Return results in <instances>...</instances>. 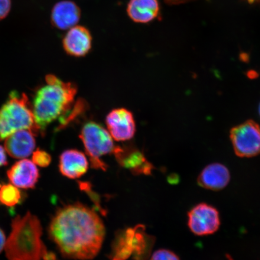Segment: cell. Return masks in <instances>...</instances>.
Segmentation results:
<instances>
[{
	"label": "cell",
	"mask_w": 260,
	"mask_h": 260,
	"mask_svg": "<svg viewBox=\"0 0 260 260\" xmlns=\"http://www.w3.org/2000/svg\"><path fill=\"white\" fill-rule=\"evenodd\" d=\"M6 242V236L3 231L0 229V253H1L5 248Z\"/></svg>",
	"instance_id": "23"
},
{
	"label": "cell",
	"mask_w": 260,
	"mask_h": 260,
	"mask_svg": "<svg viewBox=\"0 0 260 260\" xmlns=\"http://www.w3.org/2000/svg\"><path fill=\"white\" fill-rule=\"evenodd\" d=\"M230 180L229 169L219 162L206 166L197 179L198 184L200 187L213 191L223 190L229 184Z\"/></svg>",
	"instance_id": "14"
},
{
	"label": "cell",
	"mask_w": 260,
	"mask_h": 260,
	"mask_svg": "<svg viewBox=\"0 0 260 260\" xmlns=\"http://www.w3.org/2000/svg\"><path fill=\"white\" fill-rule=\"evenodd\" d=\"M187 225L190 232L195 236L212 235L220 226L219 211L210 204H198L187 213Z\"/></svg>",
	"instance_id": "8"
},
{
	"label": "cell",
	"mask_w": 260,
	"mask_h": 260,
	"mask_svg": "<svg viewBox=\"0 0 260 260\" xmlns=\"http://www.w3.org/2000/svg\"><path fill=\"white\" fill-rule=\"evenodd\" d=\"M11 8V0H0V21L7 17Z\"/></svg>",
	"instance_id": "21"
},
{
	"label": "cell",
	"mask_w": 260,
	"mask_h": 260,
	"mask_svg": "<svg viewBox=\"0 0 260 260\" xmlns=\"http://www.w3.org/2000/svg\"><path fill=\"white\" fill-rule=\"evenodd\" d=\"M21 129H30L35 135L40 133L28 97L13 91L0 109V141Z\"/></svg>",
	"instance_id": "4"
},
{
	"label": "cell",
	"mask_w": 260,
	"mask_h": 260,
	"mask_svg": "<svg viewBox=\"0 0 260 260\" xmlns=\"http://www.w3.org/2000/svg\"><path fill=\"white\" fill-rule=\"evenodd\" d=\"M7 175L11 184L23 189L35 188L40 177L37 166L25 158L16 162L8 170Z\"/></svg>",
	"instance_id": "11"
},
{
	"label": "cell",
	"mask_w": 260,
	"mask_h": 260,
	"mask_svg": "<svg viewBox=\"0 0 260 260\" xmlns=\"http://www.w3.org/2000/svg\"><path fill=\"white\" fill-rule=\"evenodd\" d=\"M8 165V158L5 148L0 145V167H4Z\"/></svg>",
	"instance_id": "22"
},
{
	"label": "cell",
	"mask_w": 260,
	"mask_h": 260,
	"mask_svg": "<svg viewBox=\"0 0 260 260\" xmlns=\"http://www.w3.org/2000/svg\"><path fill=\"white\" fill-rule=\"evenodd\" d=\"M249 3H255V2H260V0H248Z\"/></svg>",
	"instance_id": "25"
},
{
	"label": "cell",
	"mask_w": 260,
	"mask_h": 260,
	"mask_svg": "<svg viewBox=\"0 0 260 260\" xmlns=\"http://www.w3.org/2000/svg\"><path fill=\"white\" fill-rule=\"evenodd\" d=\"M21 200V192L14 185L6 184L0 186V203L12 207L19 204Z\"/></svg>",
	"instance_id": "18"
},
{
	"label": "cell",
	"mask_w": 260,
	"mask_h": 260,
	"mask_svg": "<svg viewBox=\"0 0 260 260\" xmlns=\"http://www.w3.org/2000/svg\"><path fill=\"white\" fill-rule=\"evenodd\" d=\"M32 159L36 165L42 168L48 167L51 161V155L46 151L39 149L32 152Z\"/></svg>",
	"instance_id": "19"
},
{
	"label": "cell",
	"mask_w": 260,
	"mask_h": 260,
	"mask_svg": "<svg viewBox=\"0 0 260 260\" xmlns=\"http://www.w3.org/2000/svg\"><path fill=\"white\" fill-rule=\"evenodd\" d=\"M81 18V10L74 2L64 0L56 3L51 13V22L55 28L67 30L76 26Z\"/></svg>",
	"instance_id": "15"
},
{
	"label": "cell",
	"mask_w": 260,
	"mask_h": 260,
	"mask_svg": "<svg viewBox=\"0 0 260 260\" xmlns=\"http://www.w3.org/2000/svg\"><path fill=\"white\" fill-rule=\"evenodd\" d=\"M58 168L63 176L79 178L88 170L89 162L85 154L77 149H68L61 153Z\"/></svg>",
	"instance_id": "16"
},
{
	"label": "cell",
	"mask_w": 260,
	"mask_h": 260,
	"mask_svg": "<svg viewBox=\"0 0 260 260\" xmlns=\"http://www.w3.org/2000/svg\"><path fill=\"white\" fill-rule=\"evenodd\" d=\"M11 233L6 240L5 251L9 260H55L41 239L40 220L30 212L18 216L12 222Z\"/></svg>",
	"instance_id": "3"
},
{
	"label": "cell",
	"mask_w": 260,
	"mask_h": 260,
	"mask_svg": "<svg viewBox=\"0 0 260 260\" xmlns=\"http://www.w3.org/2000/svg\"><path fill=\"white\" fill-rule=\"evenodd\" d=\"M36 136L30 129L15 132L5 139V148L11 157L24 159L34 152Z\"/></svg>",
	"instance_id": "13"
},
{
	"label": "cell",
	"mask_w": 260,
	"mask_h": 260,
	"mask_svg": "<svg viewBox=\"0 0 260 260\" xmlns=\"http://www.w3.org/2000/svg\"><path fill=\"white\" fill-rule=\"evenodd\" d=\"M149 260H180V258L171 250L160 249L152 253Z\"/></svg>",
	"instance_id": "20"
},
{
	"label": "cell",
	"mask_w": 260,
	"mask_h": 260,
	"mask_svg": "<svg viewBox=\"0 0 260 260\" xmlns=\"http://www.w3.org/2000/svg\"><path fill=\"white\" fill-rule=\"evenodd\" d=\"M130 19L137 23H148L160 12L158 0H130L126 8Z\"/></svg>",
	"instance_id": "17"
},
{
	"label": "cell",
	"mask_w": 260,
	"mask_h": 260,
	"mask_svg": "<svg viewBox=\"0 0 260 260\" xmlns=\"http://www.w3.org/2000/svg\"><path fill=\"white\" fill-rule=\"evenodd\" d=\"M113 154L121 167L133 174L149 175L154 168L139 149L132 146H115Z\"/></svg>",
	"instance_id": "10"
},
{
	"label": "cell",
	"mask_w": 260,
	"mask_h": 260,
	"mask_svg": "<svg viewBox=\"0 0 260 260\" xmlns=\"http://www.w3.org/2000/svg\"><path fill=\"white\" fill-rule=\"evenodd\" d=\"M187 1H188V0H165V2H167L168 4L170 5L180 4V3H183Z\"/></svg>",
	"instance_id": "24"
},
{
	"label": "cell",
	"mask_w": 260,
	"mask_h": 260,
	"mask_svg": "<svg viewBox=\"0 0 260 260\" xmlns=\"http://www.w3.org/2000/svg\"><path fill=\"white\" fill-rule=\"evenodd\" d=\"M106 124L110 135L116 141H128L136 132L133 114L124 108L112 110L106 117Z\"/></svg>",
	"instance_id": "9"
},
{
	"label": "cell",
	"mask_w": 260,
	"mask_h": 260,
	"mask_svg": "<svg viewBox=\"0 0 260 260\" xmlns=\"http://www.w3.org/2000/svg\"><path fill=\"white\" fill-rule=\"evenodd\" d=\"M80 138L92 168L106 171L107 165L101 158L104 155L113 153L115 148L109 132L99 123L90 121L83 126Z\"/></svg>",
	"instance_id": "6"
},
{
	"label": "cell",
	"mask_w": 260,
	"mask_h": 260,
	"mask_svg": "<svg viewBox=\"0 0 260 260\" xmlns=\"http://www.w3.org/2000/svg\"><path fill=\"white\" fill-rule=\"evenodd\" d=\"M46 84L35 93L32 110L36 123L42 135L48 125L63 119L72 109L77 87L72 83L64 82L53 75L45 78Z\"/></svg>",
	"instance_id": "2"
},
{
	"label": "cell",
	"mask_w": 260,
	"mask_h": 260,
	"mask_svg": "<svg viewBox=\"0 0 260 260\" xmlns=\"http://www.w3.org/2000/svg\"><path fill=\"white\" fill-rule=\"evenodd\" d=\"M92 37L85 27L76 25L71 28L64 36L63 47L68 54L71 56H85L92 48Z\"/></svg>",
	"instance_id": "12"
},
{
	"label": "cell",
	"mask_w": 260,
	"mask_h": 260,
	"mask_svg": "<svg viewBox=\"0 0 260 260\" xmlns=\"http://www.w3.org/2000/svg\"><path fill=\"white\" fill-rule=\"evenodd\" d=\"M50 238L64 258H95L106 235L105 224L95 211L80 203L58 209L48 228Z\"/></svg>",
	"instance_id": "1"
},
{
	"label": "cell",
	"mask_w": 260,
	"mask_h": 260,
	"mask_svg": "<svg viewBox=\"0 0 260 260\" xmlns=\"http://www.w3.org/2000/svg\"><path fill=\"white\" fill-rule=\"evenodd\" d=\"M230 139L234 151L239 157L250 158L260 154V126L253 120L231 129Z\"/></svg>",
	"instance_id": "7"
},
{
	"label": "cell",
	"mask_w": 260,
	"mask_h": 260,
	"mask_svg": "<svg viewBox=\"0 0 260 260\" xmlns=\"http://www.w3.org/2000/svg\"><path fill=\"white\" fill-rule=\"evenodd\" d=\"M259 116H260V104H259Z\"/></svg>",
	"instance_id": "26"
},
{
	"label": "cell",
	"mask_w": 260,
	"mask_h": 260,
	"mask_svg": "<svg viewBox=\"0 0 260 260\" xmlns=\"http://www.w3.org/2000/svg\"><path fill=\"white\" fill-rule=\"evenodd\" d=\"M154 243V237L146 233L144 226L128 229L117 237L111 260H126L132 255L136 260L147 259Z\"/></svg>",
	"instance_id": "5"
}]
</instances>
